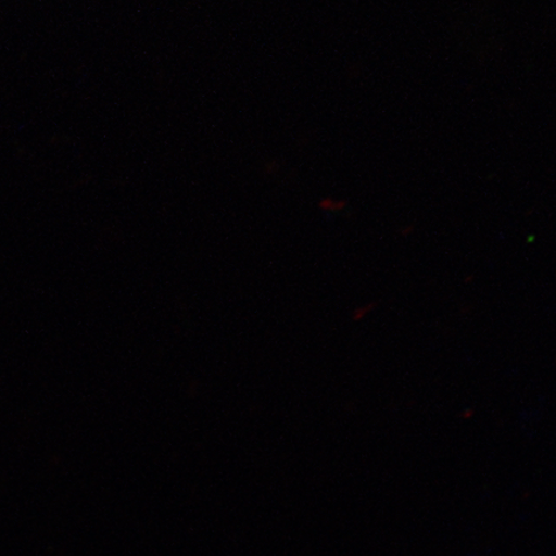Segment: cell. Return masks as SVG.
Returning <instances> with one entry per match:
<instances>
[{
  "label": "cell",
  "instance_id": "cell-3",
  "mask_svg": "<svg viewBox=\"0 0 556 556\" xmlns=\"http://www.w3.org/2000/svg\"><path fill=\"white\" fill-rule=\"evenodd\" d=\"M475 415H476L475 409L468 408V409H465V412H463V414L460 416L463 417L464 420H469Z\"/></svg>",
  "mask_w": 556,
  "mask_h": 556
},
{
  "label": "cell",
  "instance_id": "cell-2",
  "mask_svg": "<svg viewBox=\"0 0 556 556\" xmlns=\"http://www.w3.org/2000/svg\"><path fill=\"white\" fill-rule=\"evenodd\" d=\"M346 203L345 201H333L332 199H324L321 203H319V208H323L325 212H340L343 211Z\"/></svg>",
  "mask_w": 556,
  "mask_h": 556
},
{
  "label": "cell",
  "instance_id": "cell-4",
  "mask_svg": "<svg viewBox=\"0 0 556 556\" xmlns=\"http://www.w3.org/2000/svg\"><path fill=\"white\" fill-rule=\"evenodd\" d=\"M472 281H475V275H469L467 277L464 278V283H471Z\"/></svg>",
  "mask_w": 556,
  "mask_h": 556
},
{
  "label": "cell",
  "instance_id": "cell-1",
  "mask_svg": "<svg viewBox=\"0 0 556 556\" xmlns=\"http://www.w3.org/2000/svg\"><path fill=\"white\" fill-rule=\"evenodd\" d=\"M377 307H378V302H372V303H367V304L363 305V307H358V308L354 309L353 315H352L353 321L354 323L363 321V319L367 315H370L371 312L377 309Z\"/></svg>",
  "mask_w": 556,
  "mask_h": 556
}]
</instances>
